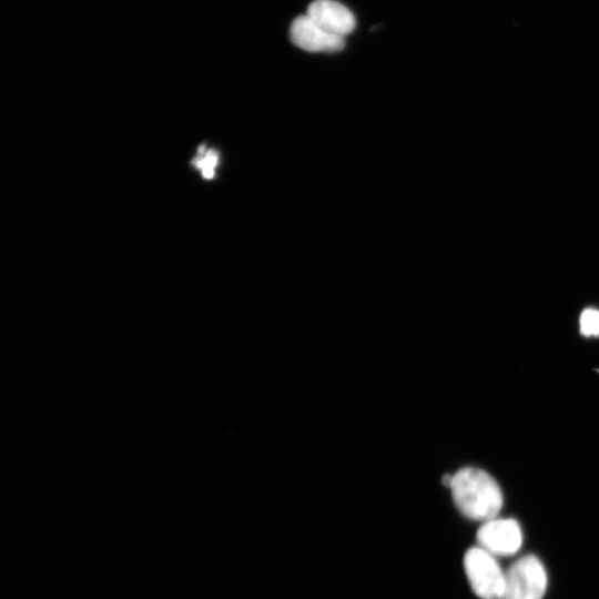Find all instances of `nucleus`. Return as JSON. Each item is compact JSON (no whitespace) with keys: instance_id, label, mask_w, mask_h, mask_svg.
<instances>
[{"instance_id":"4","label":"nucleus","mask_w":599,"mask_h":599,"mask_svg":"<svg viewBox=\"0 0 599 599\" xmlns=\"http://www.w3.org/2000/svg\"><path fill=\"white\" fill-rule=\"evenodd\" d=\"M478 546L491 555L510 556L516 554L522 544L519 524L511 518H493L484 521L477 531Z\"/></svg>"},{"instance_id":"8","label":"nucleus","mask_w":599,"mask_h":599,"mask_svg":"<svg viewBox=\"0 0 599 599\" xmlns=\"http://www.w3.org/2000/svg\"><path fill=\"white\" fill-rule=\"evenodd\" d=\"M219 156L213 150L204 153V148L199 150V156L194 160V164L202 170L205 179H212L214 176V169L217 164Z\"/></svg>"},{"instance_id":"7","label":"nucleus","mask_w":599,"mask_h":599,"mask_svg":"<svg viewBox=\"0 0 599 599\" xmlns=\"http://www.w3.org/2000/svg\"><path fill=\"white\" fill-rule=\"evenodd\" d=\"M580 333L583 336H599V311L596 308H586L579 318Z\"/></svg>"},{"instance_id":"3","label":"nucleus","mask_w":599,"mask_h":599,"mask_svg":"<svg viewBox=\"0 0 599 599\" xmlns=\"http://www.w3.org/2000/svg\"><path fill=\"white\" fill-rule=\"evenodd\" d=\"M547 589V573L534 555L516 560L505 572L500 599H542Z\"/></svg>"},{"instance_id":"2","label":"nucleus","mask_w":599,"mask_h":599,"mask_svg":"<svg viewBox=\"0 0 599 599\" xmlns=\"http://www.w3.org/2000/svg\"><path fill=\"white\" fill-rule=\"evenodd\" d=\"M464 569L469 586L480 599H500L505 572L496 557L479 546L468 549L464 556Z\"/></svg>"},{"instance_id":"5","label":"nucleus","mask_w":599,"mask_h":599,"mask_svg":"<svg viewBox=\"0 0 599 599\" xmlns=\"http://www.w3.org/2000/svg\"><path fill=\"white\" fill-rule=\"evenodd\" d=\"M290 37L296 47L308 52H337L345 45V38L324 30L307 14L293 20Z\"/></svg>"},{"instance_id":"6","label":"nucleus","mask_w":599,"mask_h":599,"mask_svg":"<svg viewBox=\"0 0 599 599\" xmlns=\"http://www.w3.org/2000/svg\"><path fill=\"white\" fill-rule=\"evenodd\" d=\"M314 22L324 30L345 38L356 27L353 12L335 0H315L306 13Z\"/></svg>"},{"instance_id":"1","label":"nucleus","mask_w":599,"mask_h":599,"mask_svg":"<svg viewBox=\"0 0 599 599\" xmlns=\"http://www.w3.org/2000/svg\"><path fill=\"white\" fill-rule=\"evenodd\" d=\"M449 488L455 506L468 519H493L502 507L501 490L485 470L461 468L453 475Z\"/></svg>"}]
</instances>
